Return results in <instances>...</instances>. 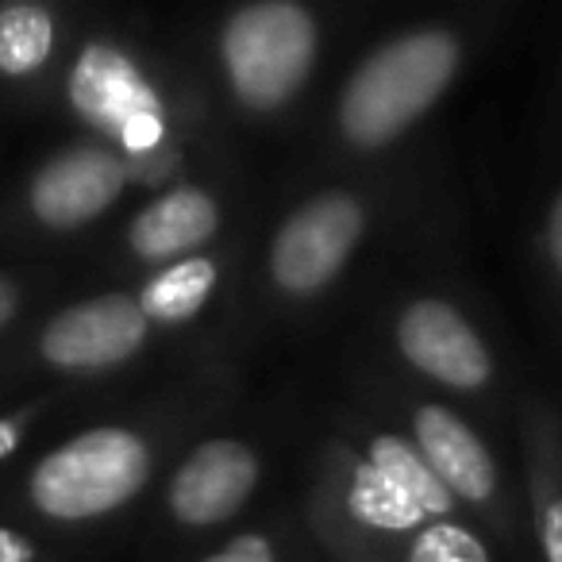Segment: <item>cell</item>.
<instances>
[{"instance_id": "6da1fadb", "label": "cell", "mask_w": 562, "mask_h": 562, "mask_svg": "<svg viewBox=\"0 0 562 562\" xmlns=\"http://www.w3.org/2000/svg\"><path fill=\"white\" fill-rule=\"evenodd\" d=\"M447 189L424 162L290 173L258 196L239 281L212 359L247 370L347 313L390 258L443 235Z\"/></svg>"}, {"instance_id": "7a4b0ae2", "label": "cell", "mask_w": 562, "mask_h": 562, "mask_svg": "<svg viewBox=\"0 0 562 562\" xmlns=\"http://www.w3.org/2000/svg\"><path fill=\"white\" fill-rule=\"evenodd\" d=\"M293 462L324 562H501L413 443L336 385L293 413Z\"/></svg>"}, {"instance_id": "3957f363", "label": "cell", "mask_w": 562, "mask_h": 562, "mask_svg": "<svg viewBox=\"0 0 562 562\" xmlns=\"http://www.w3.org/2000/svg\"><path fill=\"white\" fill-rule=\"evenodd\" d=\"M497 24L493 9H454L378 32L321 93L293 173L382 170L413 158V143L467 81Z\"/></svg>"}, {"instance_id": "277c9868", "label": "cell", "mask_w": 562, "mask_h": 562, "mask_svg": "<svg viewBox=\"0 0 562 562\" xmlns=\"http://www.w3.org/2000/svg\"><path fill=\"white\" fill-rule=\"evenodd\" d=\"M355 308L359 316L344 347L508 436L516 397L531 378L520 374L490 313L454 273L390 258Z\"/></svg>"}, {"instance_id": "5b68a950", "label": "cell", "mask_w": 562, "mask_h": 562, "mask_svg": "<svg viewBox=\"0 0 562 562\" xmlns=\"http://www.w3.org/2000/svg\"><path fill=\"white\" fill-rule=\"evenodd\" d=\"M344 12L313 0H247L216 12L201 40L196 86L227 150L305 132L328 89Z\"/></svg>"}, {"instance_id": "8992f818", "label": "cell", "mask_w": 562, "mask_h": 562, "mask_svg": "<svg viewBox=\"0 0 562 562\" xmlns=\"http://www.w3.org/2000/svg\"><path fill=\"white\" fill-rule=\"evenodd\" d=\"M336 390L362 401L413 443L447 497L474 520L501 562H531L524 485L513 436L490 428L482 416L405 382L374 359L344 347L336 359Z\"/></svg>"}, {"instance_id": "52a82bcc", "label": "cell", "mask_w": 562, "mask_h": 562, "mask_svg": "<svg viewBox=\"0 0 562 562\" xmlns=\"http://www.w3.org/2000/svg\"><path fill=\"white\" fill-rule=\"evenodd\" d=\"M66 104L147 186H166L196 162L235 155L212 127L196 74L170 81L150 58L112 35H97L74 55Z\"/></svg>"}, {"instance_id": "ba28073f", "label": "cell", "mask_w": 562, "mask_h": 562, "mask_svg": "<svg viewBox=\"0 0 562 562\" xmlns=\"http://www.w3.org/2000/svg\"><path fill=\"white\" fill-rule=\"evenodd\" d=\"M293 454V405L258 408L250 393L209 420L166 467L155 490L158 524L178 547L204 551L270 501Z\"/></svg>"}, {"instance_id": "9c48e42d", "label": "cell", "mask_w": 562, "mask_h": 562, "mask_svg": "<svg viewBox=\"0 0 562 562\" xmlns=\"http://www.w3.org/2000/svg\"><path fill=\"white\" fill-rule=\"evenodd\" d=\"M224 408L166 424V428L112 420L78 431L35 462L27 477V497L35 513L55 524H97L127 513L150 490H158L173 454Z\"/></svg>"}, {"instance_id": "30bf717a", "label": "cell", "mask_w": 562, "mask_h": 562, "mask_svg": "<svg viewBox=\"0 0 562 562\" xmlns=\"http://www.w3.org/2000/svg\"><path fill=\"white\" fill-rule=\"evenodd\" d=\"M258 212V181L247 158L216 155L178 173L127 216L124 255L143 278L181 258L227 247L250 232Z\"/></svg>"}, {"instance_id": "8fae6325", "label": "cell", "mask_w": 562, "mask_h": 562, "mask_svg": "<svg viewBox=\"0 0 562 562\" xmlns=\"http://www.w3.org/2000/svg\"><path fill=\"white\" fill-rule=\"evenodd\" d=\"M162 339L143 316L132 290H109L66 305L40 331V359L63 374H112Z\"/></svg>"}, {"instance_id": "7c38bea8", "label": "cell", "mask_w": 562, "mask_h": 562, "mask_svg": "<svg viewBox=\"0 0 562 562\" xmlns=\"http://www.w3.org/2000/svg\"><path fill=\"white\" fill-rule=\"evenodd\" d=\"M508 436L520 467L531 562H562V401L528 382L516 397Z\"/></svg>"}, {"instance_id": "4fadbf2b", "label": "cell", "mask_w": 562, "mask_h": 562, "mask_svg": "<svg viewBox=\"0 0 562 562\" xmlns=\"http://www.w3.org/2000/svg\"><path fill=\"white\" fill-rule=\"evenodd\" d=\"M243 247H247V235L227 243V247L204 250V255L181 258V262H170L162 270L147 273L132 293L139 301L143 316L150 321V328L158 336H189L196 328H209L204 336H209L212 359V344H216L235 297Z\"/></svg>"}, {"instance_id": "5bb4252c", "label": "cell", "mask_w": 562, "mask_h": 562, "mask_svg": "<svg viewBox=\"0 0 562 562\" xmlns=\"http://www.w3.org/2000/svg\"><path fill=\"white\" fill-rule=\"evenodd\" d=\"M132 186H139V173L127 158L101 143H78L35 170L27 209L50 232H81L109 216Z\"/></svg>"}, {"instance_id": "9a60e30c", "label": "cell", "mask_w": 562, "mask_h": 562, "mask_svg": "<svg viewBox=\"0 0 562 562\" xmlns=\"http://www.w3.org/2000/svg\"><path fill=\"white\" fill-rule=\"evenodd\" d=\"M189 562H324L293 497L266 501L255 516L196 551Z\"/></svg>"}, {"instance_id": "2e32d148", "label": "cell", "mask_w": 562, "mask_h": 562, "mask_svg": "<svg viewBox=\"0 0 562 562\" xmlns=\"http://www.w3.org/2000/svg\"><path fill=\"white\" fill-rule=\"evenodd\" d=\"M528 262L539 301L562 336V147L539 186L536 209H531Z\"/></svg>"}, {"instance_id": "e0dca14e", "label": "cell", "mask_w": 562, "mask_h": 562, "mask_svg": "<svg viewBox=\"0 0 562 562\" xmlns=\"http://www.w3.org/2000/svg\"><path fill=\"white\" fill-rule=\"evenodd\" d=\"M58 43L55 12L47 4H9L0 9V74L32 78L50 63Z\"/></svg>"}, {"instance_id": "ac0fdd59", "label": "cell", "mask_w": 562, "mask_h": 562, "mask_svg": "<svg viewBox=\"0 0 562 562\" xmlns=\"http://www.w3.org/2000/svg\"><path fill=\"white\" fill-rule=\"evenodd\" d=\"M32 559H35L32 539L12 528H0V562H32Z\"/></svg>"}, {"instance_id": "d6986e66", "label": "cell", "mask_w": 562, "mask_h": 562, "mask_svg": "<svg viewBox=\"0 0 562 562\" xmlns=\"http://www.w3.org/2000/svg\"><path fill=\"white\" fill-rule=\"evenodd\" d=\"M27 424V416H9V420H0V459H9L12 451L20 447V436H24V428Z\"/></svg>"}, {"instance_id": "ffe728a7", "label": "cell", "mask_w": 562, "mask_h": 562, "mask_svg": "<svg viewBox=\"0 0 562 562\" xmlns=\"http://www.w3.org/2000/svg\"><path fill=\"white\" fill-rule=\"evenodd\" d=\"M16 305H20V293H16V285H12L9 278H0V328L16 316Z\"/></svg>"}, {"instance_id": "44dd1931", "label": "cell", "mask_w": 562, "mask_h": 562, "mask_svg": "<svg viewBox=\"0 0 562 562\" xmlns=\"http://www.w3.org/2000/svg\"><path fill=\"white\" fill-rule=\"evenodd\" d=\"M559 401H562V397H559Z\"/></svg>"}]
</instances>
